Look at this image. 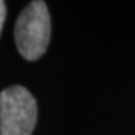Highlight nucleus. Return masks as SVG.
I'll return each mask as SVG.
<instances>
[{
    "mask_svg": "<svg viewBox=\"0 0 135 135\" xmlns=\"http://www.w3.org/2000/svg\"><path fill=\"white\" fill-rule=\"evenodd\" d=\"M15 44L28 61L39 59L46 52L51 36V20L44 2L36 0L22 10L14 28Z\"/></svg>",
    "mask_w": 135,
    "mask_h": 135,
    "instance_id": "obj_1",
    "label": "nucleus"
},
{
    "mask_svg": "<svg viewBox=\"0 0 135 135\" xmlns=\"http://www.w3.org/2000/svg\"><path fill=\"white\" fill-rule=\"evenodd\" d=\"M37 120L36 99L22 85L0 93V135H32Z\"/></svg>",
    "mask_w": 135,
    "mask_h": 135,
    "instance_id": "obj_2",
    "label": "nucleus"
},
{
    "mask_svg": "<svg viewBox=\"0 0 135 135\" xmlns=\"http://www.w3.org/2000/svg\"><path fill=\"white\" fill-rule=\"evenodd\" d=\"M4 20H6V3L3 0H0V33H2V29H3Z\"/></svg>",
    "mask_w": 135,
    "mask_h": 135,
    "instance_id": "obj_3",
    "label": "nucleus"
}]
</instances>
